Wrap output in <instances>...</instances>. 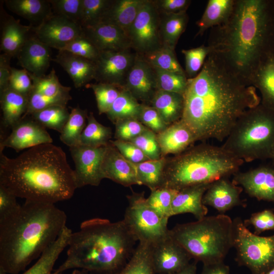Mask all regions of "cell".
Here are the masks:
<instances>
[{
	"mask_svg": "<svg viewBox=\"0 0 274 274\" xmlns=\"http://www.w3.org/2000/svg\"><path fill=\"white\" fill-rule=\"evenodd\" d=\"M181 118L198 141H224L237 119L261 103L256 88L242 82L212 54L188 79Z\"/></svg>",
	"mask_w": 274,
	"mask_h": 274,
	"instance_id": "cell-1",
	"label": "cell"
},
{
	"mask_svg": "<svg viewBox=\"0 0 274 274\" xmlns=\"http://www.w3.org/2000/svg\"><path fill=\"white\" fill-rule=\"evenodd\" d=\"M210 53L252 86L259 66L274 56V0H235L223 24L210 29Z\"/></svg>",
	"mask_w": 274,
	"mask_h": 274,
	"instance_id": "cell-2",
	"label": "cell"
},
{
	"mask_svg": "<svg viewBox=\"0 0 274 274\" xmlns=\"http://www.w3.org/2000/svg\"><path fill=\"white\" fill-rule=\"evenodd\" d=\"M0 185L25 200L53 204L70 199L78 188L65 152L52 143L14 158L0 152Z\"/></svg>",
	"mask_w": 274,
	"mask_h": 274,
	"instance_id": "cell-3",
	"label": "cell"
},
{
	"mask_svg": "<svg viewBox=\"0 0 274 274\" xmlns=\"http://www.w3.org/2000/svg\"><path fill=\"white\" fill-rule=\"evenodd\" d=\"M67 216L55 204L25 200L12 216L0 222V267L18 274L58 237Z\"/></svg>",
	"mask_w": 274,
	"mask_h": 274,
	"instance_id": "cell-4",
	"label": "cell"
},
{
	"mask_svg": "<svg viewBox=\"0 0 274 274\" xmlns=\"http://www.w3.org/2000/svg\"><path fill=\"white\" fill-rule=\"evenodd\" d=\"M137 240L123 220L112 222L99 218L83 221L72 232L65 261L51 274L82 269L93 274H112L131 257Z\"/></svg>",
	"mask_w": 274,
	"mask_h": 274,
	"instance_id": "cell-5",
	"label": "cell"
},
{
	"mask_svg": "<svg viewBox=\"0 0 274 274\" xmlns=\"http://www.w3.org/2000/svg\"><path fill=\"white\" fill-rule=\"evenodd\" d=\"M244 163L221 146L202 143L166 158L161 187L179 191L233 175Z\"/></svg>",
	"mask_w": 274,
	"mask_h": 274,
	"instance_id": "cell-6",
	"label": "cell"
},
{
	"mask_svg": "<svg viewBox=\"0 0 274 274\" xmlns=\"http://www.w3.org/2000/svg\"><path fill=\"white\" fill-rule=\"evenodd\" d=\"M169 234L192 259L203 265L224 261L233 246V220L224 214L177 224Z\"/></svg>",
	"mask_w": 274,
	"mask_h": 274,
	"instance_id": "cell-7",
	"label": "cell"
},
{
	"mask_svg": "<svg viewBox=\"0 0 274 274\" xmlns=\"http://www.w3.org/2000/svg\"><path fill=\"white\" fill-rule=\"evenodd\" d=\"M224 141L221 146L244 162L271 160L274 155V110L261 103L247 110Z\"/></svg>",
	"mask_w": 274,
	"mask_h": 274,
	"instance_id": "cell-8",
	"label": "cell"
},
{
	"mask_svg": "<svg viewBox=\"0 0 274 274\" xmlns=\"http://www.w3.org/2000/svg\"><path fill=\"white\" fill-rule=\"evenodd\" d=\"M236 260L252 274H265L274 267V234L260 236L250 231L240 218L233 220Z\"/></svg>",
	"mask_w": 274,
	"mask_h": 274,
	"instance_id": "cell-9",
	"label": "cell"
},
{
	"mask_svg": "<svg viewBox=\"0 0 274 274\" xmlns=\"http://www.w3.org/2000/svg\"><path fill=\"white\" fill-rule=\"evenodd\" d=\"M127 198L128 204L123 221L139 243L152 246L169 235L168 219L148 204L144 192H133Z\"/></svg>",
	"mask_w": 274,
	"mask_h": 274,
	"instance_id": "cell-10",
	"label": "cell"
},
{
	"mask_svg": "<svg viewBox=\"0 0 274 274\" xmlns=\"http://www.w3.org/2000/svg\"><path fill=\"white\" fill-rule=\"evenodd\" d=\"M160 14L153 0H146L128 31L131 49L144 55L161 47Z\"/></svg>",
	"mask_w": 274,
	"mask_h": 274,
	"instance_id": "cell-11",
	"label": "cell"
},
{
	"mask_svg": "<svg viewBox=\"0 0 274 274\" xmlns=\"http://www.w3.org/2000/svg\"><path fill=\"white\" fill-rule=\"evenodd\" d=\"M107 147V145L92 147L79 145L70 147L75 163L74 170L78 188L86 185L97 186L105 179L102 165Z\"/></svg>",
	"mask_w": 274,
	"mask_h": 274,
	"instance_id": "cell-12",
	"label": "cell"
},
{
	"mask_svg": "<svg viewBox=\"0 0 274 274\" xmlns=\"http://www.w3.org/2000/svg\"><path fill=\"white\" fill-rule=\"evenodd\" d=\"M138 53L132 49L100 52L94 60L95 77L97 83L123 87L127 74Z\"/></svg>",
	"mask_w": 274,
	"mask_h": 274,
	"instance_id": "cell-13",
	"label": "cell"
},
{
	"mask_svg": "<svg viewBox=\"0 0 274 274\" xmlns=\"http://www.w3.org/2000/svg\"><path fill=\"white\" fill-rule=\"evenodd\" d=\"M35 36L50 48L61 50L66 45L83 33L78 23L54 13L39 24L32 26Z\"/></svg>",
	"mask_w": 274,
	"mask_h": 274,
	"instance_id": "cell-14",
	"label": "cell"
},
{
	"mask_svg": "<svg viewBox=\"0 0 274 274\" xmlns=\"http://www.w3.org/2000/svg\"><path fill=\"white\" fill-rule=\"evenodd\" d=\"M123 87L142 104L149 105L158 90L154 67L138 54L126 77Z\"/></svg>",
	"mask_w": 274,
	"mask_h": 274,
	"instance_id": "cell-15",
	"label": "cell"
},
{
	"mask_svg": "<svg viewBox=\"0 0 274 274\" xmlns=\"http://www.w3.org/2000/svg\"><path fill=\"white\" fill-rule=\"evenodd\" d=\"M151 258L156 274H172L186 267L192 259L189 253L169 235L151 246Z\"/></svg>",
	"mask_w": 274,
	"mask_h": 274,
	"instance_id": "cell-16",
	"label": "cell"
},
{
	"mask_svg": "<svg viewBox=\"0 0 274 274\" xmlns=\"http://www.w3.org/2000/svg\"><path fill=\"white\" fill-rule=\"evenodd\" d=\"M250 197L274 203V166L261 165L246 172H238L232 181Z\"/></svg>",
	"mask_w": 274,
	"mask_h": 274,
	"instance_id": "cell-17",
	"label": "cell"
},
{
	"mask_svg": "<svg viewBox=\"0 0 274 274\" xmlns=\"http://www.w3.org/2000/svg\"><path fill=\"white\" fill-rule=\"evenodd\" d=\"M52 142L51 136L45 127L30 117H26L12 128V132L8 136L1 140L0 152H2L5 147L19 152Z\"/></svg>",
	"mask_w": 274,
	"mask_h": 274,
	"instance_id": "cell-18",
	"label": "cell"
},
{
	"mask_svg": "<svg viewBox=\"0 0 274 274\" xmlns=\"http://www.w3.org/2000/svg\"><path fill=\"white\" fill-rule=\"evenodd\" d=\"M83 32L100 52L131 49L128 36L114 24L101 22L83 28Z\"/></svg>",
	"mask_w": 274,
	"mask_h": 274,
	"instance_id": "cell-19",
	"label": "cell"
},
{
	"mask_svg": "<svg viewBox=\"0 0 274 274\" xmlns=\"http://www.w3.org/2000/svg\"><path fill=\"white\" fill-rule=\"evenodd\" d=\"M243 190L227 178H221L211 184L203 196L202 202L224 214L234 207L244 206L240 196Z\"/></svg>",
	"mask_w": 274,
	"mask_h": 274,
	"instance_id": "cell-20",
	"label": "cell"
},
{
	"mask_svg": "<svg viewBox=\"0 0 274 274\" xmlns=\"http://www.w3.org/2000/svg\"><path fill=\"white\" fill-rule=\"evenodd\" d=\"M16 57L23 69L37 77L45 75L52 60L50 48L37 39L33 32Z\"/></svg>",
	"mask_w": 274,
	"mask_h": 274,
	"instance_id": "cell-21",
	"label": "cell"
},
{
	"mask_svg": "<svg viewBox=\"0 0 274 274\" xmlns=\"http://www.w3.org/2000/svg\"><path fill=\"white\" fill-rule=\"evenodd\" d=\"M102 169L105 179L125 187L140 185L133 163L124 158L111 143L107 147Z\"/></svg>",
	"mask_w": 274,
	"mask_h": 274,
	"instance_id": "cell-22",
	"label": "cell"
},
{
	"mask_svg": "<svg viewBox=\"0 0 274 274\" xmlns=\"http://www.w3.org/2000/svg\"><path fill=\"white\" fill-rule=\"evenodd\" d=\"M156 135L162 157L169 154H179L198 141L192 130L181 119Z\"/></svg>",
	"mask_w": 274,
	"mask_h": 274,
	"instance_id": "cell-23",
	"label": "cell"
},
{
	"mask_svg": "<svg viewBox=\"0 0 274 274\" xmlns=\"http://www.w3.org/2000/svg\"><path fill=\"white\" fill-rule=\"evenodd\" d=\"M211 183L191 186L178 191L172 201L173 216L190 213L197 220L206 217L208 209L203 204L202 198Z\"/></svg>",
	"mask_w": 274,
	"mask_h": 274,
	"instance_id": "cell-24",
	"label": "cell"
},
{
	"mask_svg": "<svg viewBox=\"0 0 274 274\" xmlns=\"http://www.w3.org/2000/svg\"><path fill=\"white\" fill-rule=\"evenodd\" d=\"M52 61L59 64L68 74L77 88L86 86L95 77L94 61L65 51L58 53Z\"/></svg>",
	"mask_w": 274,
	"mask_h": 274,
	"instance_id": "cell-25",
	"label": "cell"
},
{
	"mask_svg": "<svg viewBox=\"0 0 274 274\" xmlns=\"http://www.w3.org/2000/svg\"><path fill=\"white\" fill-rule=\"evenodd\" d=\"M32 25H24L20 20L8 15L4 19L1 39V50L16 57L32 34Z\"/></svg>",
	"mask_w": 274,
	"mask_h": 274,
	"instance_id": "cell-26",
	"label": "cell"
},
{
	"mask_svg": "<svg viewBox=\"0 0 274 274\" xmlns=\"http://www.w3.org/2000/svg\"><path fill=\"white\" fill-rule=\"evenodd\" d=\"M145 1L146 0H111L101 22L111 23L119 27L128 36L130 27Z\"/></svg>",
	"mask_w": 274,
	"mask_h": 274,
	"instance_id": "cell-27",
	"label": "cell"
},
{
	"mask_svg": "<svg viewBox=\"0 0 274 274\" xmlns=\"http://www.w3.org/2000/svg\"><path fill=\"white\" fill-rule=\"evenodd\" d=\"M0 95L2 125L12 129L24 117L27 110L28 96L9 87L0 92Z\"/></svg>",
	"mask_w": 274,
	"mask_h": 274,
	"instance_id": "cell-28",
	"label": "cell"
},
{
	"mask_svg": "<svg viewBox=\"0 0 274 274\" xmlns=\"http://www.w3.org/2000/svg\"><path fill=\"white\" fill-rule=\"evenodd\" d=\"M149 105L158 112L164 121L169 126L182 118L184 106V95L158 90Z\"/></svg>",
	"mask_w": 274,
	"mask_h": 274,
	"instance_id": "cell-29",
	"label": "cell"
},
{
	"mask_svg": "<svg viewBox=\"0 0 274 274\" xmlns=\"http://www.w3.org/2000/svg\"><path fill=\"white\" fill-rule=\"evenodd\" d=\"M235 0H209L201 18L196 22L198 30L196 36L206 30L225 23L229 18Z\"/></svg>",
	"mask_w": 274,
	"mask_h": 274,
	"instance_id": "cell-30",
	"label": "cell"
},
{
	"mask_svg": "<svg viewBox=\"0 0 274 274\" xmlns=\"http://www.w3.org/2000/svg\"><path fill=\"white\" fill-rule=\"evenodd\" d=\"M72 231L66 226L57 238L30 268L22 274H51L56 261L67 247Z\"/></svg>",
	"mask_w": 274,
	"mask_h": 274,
	"instance_id": "cell-31",
	"label": "cell"
},
{
	"mask_svg": "<svg viewBox=\"0 0 274 274\" xmlns=\"http://www.w3.org/2000/svg\"><path fill=\"white\" fill-rule=\"evenodd\" d=\"M5 3L12 12L38 24L53 13L49 0H6Z\"/></svg>",
	"mask_w": 274,
	"mask_h": 274,
	"instance_id": "cell-32",
	"label": "cell"
},
{
	"mask_svg": "<svg viewBox=\"0 0 274 274\" xmlns=\"http://www.w3.org/2000/svg\"><path fill=\"white\" fill-rule=\"evenodd\" d=\"M160 14V36L162 46L175 50L181 36L186 28L188 16L186 12Z\"/></svg>",
	"mask_w": 274,
	"mask_h": 274,
	"instance_id": "cell-33",
	"label": "cell"
},
{
	"mask_svg": "<svg viewBox=\"0 0 274 274\" xmlns=\"http://www.w3.org/2000/svg\"><path fill=\"white\" fill-rule=\"evenodd\" d=\"M252 86L260 91L261 104L274 110V56L263 63L256 71Z\"/></svg>",
	"mask_w": 274,
	"mask_h": 274,
	"instance_id": "cell-34",
	"label": "cell"
},
{
	"mask_svg": "<svg viewBox=\"0 0 274 274\" xmlns=\"http://www.w3.org/2000/svg\"><path fill=\"white\" fill-rule=\"evenodd\" d=\"M166 158L161 157L158 160L133 164L140 185H144L151 191L162 187Z\"/></svg>",
	"mask_w": 274,
	"mask_h": 274,
	"instance_id": "cell-35",
	"label": "cell"
},
{
	"mask_svg": "<svg viewBox=\"0 0 274 274\" xmlns=\"http://www.w3.org/2000/svg\"><path fill=\"white\" fill-rule=\"evenodd\" d=\"M141 107L142 104L124 88L106 115L114 124L125 119L138 120Z\"/></svg>",
	"mask_w": 274,
	"mask_h": 274,
	"instance_id": "cell-36",
	"label": "cell"
},
{
	"mask_svg": "<svg viewBox=\"0 0 274 274\" xmlns=\"http://www.w3.org/2000/svg\"><path fill=\"white\" fill-rule=\"evenodd\" d=\"M112 274H156L152 263L151 246L138 243L126 264Z\"/></svg>",
	"mask_w": 274,
	"mask_h": 274,
	"instance_id": "cell-37",
	"label": "cell"
},
{
	"mask_svg": "<svg viewBox=\"0 0 274 274\" xmlns=\"http://www.w3.org/2000/svg\"><path fill=\"white\" fill-rule=\"evenodd\" d=\"M87 112L79 106L72 108L60 134V140L69 147L80 145L81 134L86 125Z\"/></svg>",
	"mask_w": 274,
	"mask_h": 274,
	"instance_id": "cell-38",
	"label": "cell"
},
{
	"mask_svg": "<svg viewBox=\"0 0 274 274\" xmlns=\"http://www.w3.org/2000/svg\"><path fill=\"white\" fill-rule=\"evenodd\" d=\"M87 123L81 134L80 145L98 147L110 143L112 130L110 127L103 125L90 112L87 116Z\"/></svg>",
	"mask_w": 274,
	"mask_h": 274,
	"instance_id": "cell-39",
	"label": "cell"
},
{
	"mask_svg": "<svg viewBox=\"0 0 274 274\" xmlns=\"http://www.w3.org/2000/svg\"><path fill=\"white\" fill-rule=\"evenodd\" d=\"M70 114L66 106H54L36 111L28 116L45 128L61 133Z\"/></svg>",
	"mask_w": 274,
	"mask_h": 274,
	"instance_id": "cell-40",
	"label": "cell"
},
{
	"mask_svg": "<svg viewBox=\"0 0 274 274\" xmlns=\"http://www.w3.org/2000/svg\"><path fill=\"white\" fill-rule=\"evenodd\" d=\"M29 74L33 83L32 92L49 97L70 93L71 87L61 84L53 68L49 74L41 77Z\"/></svg>",
	"mask_w": 274,
	"mask_h": 274,
	"instance_id": "cell-41",
	"label": "cell"
},
{
	"mask_svg": "<svg viewBox=\"0 0 274 274\" xmlns=\"http://www.w3.org/2000/svg\"><path fill=\"white\" fill-rule=\"evenodd\" d=\"M142 56L153 67L186 75L185 70L176 57L174 50L162 46Z\"/></svg>",
	"mask_w": 274,
	"mask_h": 274,
	"instance_id": "cell-42",
	"label": "cell"
},
{
	"mask_svg": "<svg viewBox=\"0 0 274 274\" xmlns=\"http://www.w3.org/2000/svg\"><path fill=\"white\" fill-rule=\"evenodd\" d=\"M111 0H82L79 24L82 28L102 21Z\"/></svg>",
	"mask_w": 274,
	"mask_h": 274,
	"instance_id": "cell-43",
	"label": "cell"
},
{
	"mask_svg": "<svg viewBox=\"0 0 274 274\" xmlns=\"http://www.w3.org/2000/svg\"><path fill=\"white\" fill-rule=\"evenodd\" d=\"M86 87L91 88L94 92L99 114H106L109 111L124 88L121 86L102 83L88 84Z\"/></svg>",
	"mask_w": 274,
	"mask_h": 274,
	"instance_id": "cell-44",
	"label": "cell"
},
{
	"mask_svg": "<svg viewBox=\"0 0 274 274\" xmlns=\"http://www.w3.org/2000/svg\"><path fill=\"white\" fill-rule=\"evenodd\" d=\"M153 67L156 74L158 90L184 95L188 83L186 75Z\"/></svg>",
	"mask_w": 274,
	"mask_h": 274,
	"instance_id": "cell-45",
	"label": "cell"
},
{
	"mask_svg": "<svg viewBox=\"0 0 274 274\" xmlns=\"http://www.w3.org/2000/svg\"><path fill=\"white\" fill-rule=\"evenodd\" d=\"M146 198L148 204L160 216L168 219L173 216L172 204L178 191L167 187H160L151 191Z\"/></svg>",
	"mask_w": 274,
	"mask_h": 274,
	"instance_id": "cell-46",
	"label": "cell"
},
{
	"mask_svg": "<svg viewBox=\"0 0 274 274\" xmlns=\"http://www.w3.org/2000/svg\"><path fill=\"white\" fill-rule=\"evenodd\" d=\"M210 52L208 46L204 45L182 50L185 56V72L188 79L194 78L199 73Z\"/></svg>",
	"mask_w": 274,
	"mask_h": 274,
	"instance_id": "cell-47",
	"label": "cell"
},
{
	"mask_svg": "<svg viewBox=\"0 0 274 274\" xmlns=\"http://www.w3.org/2000/svg\"><path fill=\"white\" fill-rule=\"evenodd\" d=\"M28 98L27 110L23 118L29 116L36 111L50 107L54 106H66L68 101L72 99V96L70 93H67L49 97L42 96L31 91Z\"/></svg>",
	"mask_w": 274,
	"mask_h": 274,
	"instance_id": "cell-48",
	"label": "cell"
},
{
	"mask_svg": "<svg viewBox=\"0 0 274 274\" xmlns=\"http://www.w3.org/2000/svg\"><path fill=\"white\" fill-rule=\"evenodd\" d=\"M92 61L98 57L100 52L83 33L66 45L61 50Z\"/></svg>",
	"mask_w": 274,
	"mask_h": 274,
	"instance_id": "cell-49",
	"label": "cell"
},
{
	"mask_svg": "<svg viewBox=\"0 0 274 274\" xmlns=\"http://www.w3.org/2000/svg\"><path fill=\"white\" fill-rule=\"evenodd\" d=\"M130 142L140 149L150 160H158L162 157L156 134L148 128Z\"/></svg>",
	"mask_w": 274,
	"mask_h": 274,
	"instance_id": "cell-50",
	"label": "cell"
},
{
	"mask_svg": "<svg viewBox=\"0 0 274 274\" xmlns=\"http://www.w3.org/2000/svg\"><path fill=\"white\" fill-rule=\"evenodd\" d=\"M49 2L54 14L79 24L82 0H49Z\"/></svg>",
	"mask_w": 274,
	"mask_h": 274,
	"instance_id": "cell-51",
	"label": "cell"
},
{
	"mask_svg": "<svg viewBox=\"0 0 274 274\" xmlns=\"http://www.w3.org/2000/svg\"><path fill=\"white\" fill-rule=\"evenodd\" d=\"M138 120L156 134L168 126L158 112L149 105L142 104Z\"/></svg>",
	"mask_w": 274,
	"mask_h": 274,
	"instance_id": "cell-52",
	"label": "cell"
},
{
	"mask_svg": "<svg viewBox=\"0 0 274 274\" xmlns=\"http://www.w3.org/2000/svg\"><path fill=\"white\" fill-rule=\"evenodd\" d=\"M115 125V140L130 141L147 128L138 119H125L117 122Z\"/></svg>",
	"mask_w": 274,
	"mask_h": 274,
	"instance_id": "cell-53",
	"label": "cell"
},
{
	"mask_svg": "<svg viewBox=\"0 0 274 274\" xmlns=\"http://www.w3.org/2000/svg\"><path fill=\"white\" fill-rule=\"evenodd\" d=\"M243 222L247 227L252 226L254 229V233L259 235L262 232L274 230V213L271 210H264L252 214Z\"/></svg>",
	"mask_w": 274,
	"mask_h": 274,
	"instance_id": "cell-54",
	"label": "cell"
},
{
	"mask_svg": "<svg viewBox=\"0 0 274 274\" xmlns=\"http://www.w3.org/2000/svg\"><path fill=\"white\" fill-rule=\"evenodd\" d=\"M21 94L28 96L33 88L32 81L25 69L11 67L9 87Z\"/></svg>",
	"mask_w": 274,
	"mask_h": 274,
	"instance_id": "cell-55",
	"label": "cell"
},
{
	"mask_svg": "<svg viewBox=\"0 0 274 274\" xmlns=\"http://www.w3.org/2000/svg\"><path fill=\"white\" fill-rule=\"evenodd\" d=\"M112 144L127 160L138 164L150 159L136 146L130 141L115 140L110 141Z\"/></svg>",
	"mask_w": 274,
	"mask_h": 274,
	"instance_id": "cell-56",
	"label": "cell"
},
{
	"mask_svg": "<svg viewBox=\"0 0 274 274\" xmlns=\"http://www.w3.org/2000/svg\"><path fill=\"white\" fill-rule=\"evenodd\" d=\"M17 197L6 187L0 185V222L14 215L20 207Z\"/></svg>",
	"mask_w": 274,
	"mask_h": 274,
	"instance_id": "cell-57",
	"label": "cell"
},
{
	"mask_svg": "<svg viewBox=\"0 0 274 274\" xmlns=\"http://www.w3.org/2000/svg\"><path fill=\"white\" fill-rule=\"evenodd\" d=\"M160 14H170L186 12L191 1L190 0H153Z\"/></svg>",
	"mask_w": 274,
	"mask_h": 274,
	"instance_id": "cell-58",
	"label": "cell"
},
{
	"mask_svg": "<svg viewBox=\"0 0 274 274\" xmlns=\"http://www.w3.org/2000/svg\"><path fill=\"white\" fill-rule=\"evenodd\" d=\"M11 56L3 53L0 55V92L8 88L11 75Z\"/></svg>",
	"mask_w": 274,
	"mask_h": 274,
	"instance_id": "cell-59",
	"label": "cell"
},
{
	"mask_svg": "<svg viewBox=\"0 0 274 274\" xmlns=\"http://www.w3.org/2000/svg\"><path fill=\"white\" fill-rule=\"evenodd\" d=\"M200 274H230V269L224 261L213 264L203 265Z\"/></svg>",
	"mask_w": 274,
	"mask_h": 274,
	"instance_id": "cell-60",
	"label": "cell"
},
{
	"mask_svg": "<svg viewBox=\"0 0 274 274\" xmlns=\"http://www.w3.org/2000/svg\"><path fill=\"white\" fill-rule=\"evenodd\" d=\"M197 262V261L194 260V261L190 262L182 270L172 274H196Z\"/></svg>",
	"mask_w": 274,
	"mask_h": 274,
	"instance_id": "cell-61",
	"label": "cell"
},
{
	"mask_svg": "<svg viewBox=\"0 0 274 274\" xmlns=\"http://www.w3.org/2000/svg\"><path fill=\"white\" fill-rule=\"evenodd\" d=\"M59 274H63L59 273ZM71 274H93L92 273L82 269H75Z\"/></svg>",
	"mask_w": 274,
	"mask_h": 274,
	"instance_id": "cell-62",
	"label": "cell"
},
{
	"mask_svg": "<svg viewBox=\"0 0 274 274\" xmlns=\"http://www.w3.org/2000/svg\"><path fill=\"white\" fill-rule=\"evenodd\" d=\"M265 274H274V267L266 272Z\"/></svg>",
	"mask_w": 274,
	"mask_h": 274,
	"instance_id": "cell-63",
	"label": "cell"
},
{
	"mask_svg": "<svg viewBox=\"0 0 274 274\" xmlns=\"http://www.w3.org/2000/svg\"><path fill=\"white\" fill-rule=\"evenodd\" d=\"M271 160L272 161L273 166H274V155H273V156L272 158L271 159Z\"/></svg>",
	"mask_w": 274,
	"mask_h": 274,
	"instance_id": "cell-64",
	"label": "cell"
}]
</instances>
